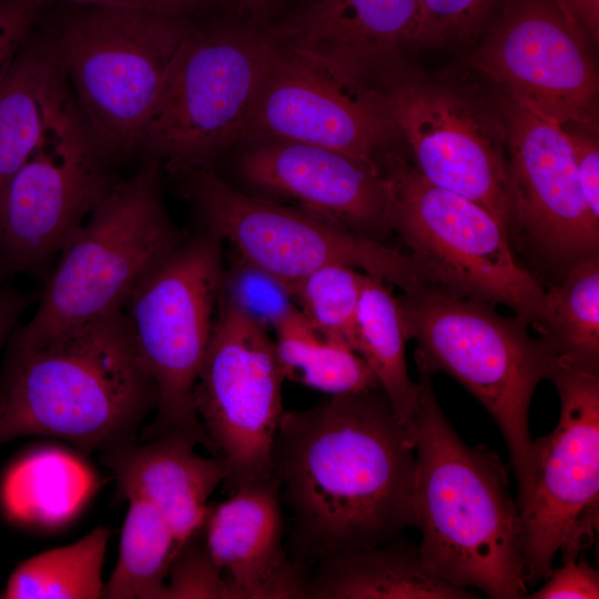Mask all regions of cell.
<instances>
[{
    "label": "cell",
    "mask_w": 599,
    "mask_h": 599,
    "mask_svg": "<svg viewBox=\"0 0 599 599\" xmlns=\"http://www.w3.org/2000/svg\"><path fill=\"white\" fill-rule=\"evenodd\" d=\"M416 454L382 388L334 395L284 412L272 475L292 514L303 558L372 548L416 526Z\"/></svg>",
    "instance_id": "obj_1"
},
{
    "label": "cell",
    "mask_w": 599,
    "mask_h": 599,
    "mask_svg": "<svg viewBox=\"0 0 599 599\" xmlns=\"http://www.w3.org/2000/svg\"><path fill=\"white\" fill-rule=\"evenodd\" d=\"M413 417L414 506L424 568L493 599L526 598L519 515L508 468L486 447L466 445L435 397L432 376L418 369Z\"/></svg>",
    "instance_id": "obj_2"
},
{
    "label": "cell",
    "mask_w": 599,
    "mask_h": 599,
    "mask_svg": "<svg viewBox=\"0 0 599 599\" xmlns=\"http://www.w3.org/2000/svg\"><path fill=\"white\" fill-rule=\"evenodd\" d=\"M123 311L24 347H8L0 374V445L23 436L105 450L138 438L156 408Z\"/></svg>",
    "instance_id": "obj_3"
},
{
    "label": "cell",
    "mask_w": 599,
    "mask_h": 599,
    "mask_svg": "<svg viewBox=\"0 0 599 599\" xmlns=\"http://www.w3.org/2000/svg\"><path fill=\"white\" fill-rule=\"evenodd\" d=\"M60 2L42 11L38 33L61 68L98 151L115 169L136 158L194 16Z\"/></svg>",
    "instance_id": "obj_4"
},
{
    "label": "cell",
    "mask_w": 599,
    "mask_h": 599,
    "mask_svg": "<svg viewBox=\"0 0 599 599\" xmlns=\"http://www.w3.org/2000/svg\"><path fill=\"white\" fill-rule=\"evenodd\" d=\"M280 42L276 27L214 6L193 18L136 158L174 177L213 169L245 140L253 103Z\"/></svg>",
    "instance_id": "obj_5"
},
{
    "label": "cell",
    "mask_w": 599,
    "mask_h": 599,
    "mask_svg": "<svg viewBox=\"0 0 599 599\" xmlns=\"http://www.w3.org/2000/svg\"><path fill=\"white\" fill-rule=\"evenodd\" d=\"M407 339H415L418 369L457 379L490 413L509 449L518 485L527 475L531 438L528 412L537 385L549 378L557 355L518 316L424 284L397 297Z\"/></svg>",
    "instance_id": "obj_6"
},
{
    "label": "cell",
    "mask_w": 599,
    "mask_h": 599,
    "mask_svg": "<svg viewBox=\"0 0 599 599\" xmlns=\"http://www.w3.org/2000/svg\"><path fill=\"white\" fill-rule=\"evenodd\" d=\"M161 171L143 162L133 175L118 177L61 250L35 313L8 347L122 311L138 282L183 241L162 202Z\"/></svg>",
    "instance_id": "obj_7"
},
{
    "label": "cell",
    "mask_w": 599,
    "mask_h": 599,
    "mask_svg": "<svg viewBox=\"0 0 599 599\" xmlns=\"http://www.w3.org/2000/svg\"><path fill=\"white\" fill-rule=\"evenodd\" d=\"M380 165L388 185V224L428 283L489 305H504L544 335L547 291L517 258L505 227L484 207L436 186L410 164L403 144Z\"/></svg>",
    "instance_id": "obj_8"
},
{
    "label": "cell",
    "mask_w": 599,
    "mask_h": 599,
    "mask_svg": "<svg viewBox=\"0 0 599 599\" xmlns=\"http://www.w3.org/2000/svg\"><path fill=\"white\" fill-rule=\"evenodd\" d=\"M223 242L199 230L145 274L123 313L158 393L142 440L182 434L213 447L194 408L193 389L216 318L224 272Z\"/></svg>",
    "instance_id": "obj_9"
},
{
    "label": "cell",
    "mask_w": 599,
    "mask_h": 599,
    "mask_svg": "<svg viewBox=\"0 0 599 599\" xmlns=\"http://www.w3.org/2000/svg\"><path fill=\"white\" fill-rule=\"evenodd\" d=\"M177 191L201 231L227 244L234 255L287 285L339 264L410 292L428 280L409 254L362 236L295 205L241 192L213 169L185 174Z\"/></svg>",
    "instance_id": "obj_10"
},
{
    "label": "cell",
    "mask_w": 599,
    "mask_h": 599,
    "mask_svg": "<svg viewBox=\"0 0 599 599\" xmlns=\"http://www.w3.org/2000/svg\"><path fill=\"white\" fill-rule=\"evenodd\" d=\"M549 379L560 397L557 427L531 441L518 486L525 580L548 578L562 560L590 548L599 524V374L557 358Z\"/></svg>",
    "instance_id": "obj_11"
},
{
    "label": "cell",
    "mask_w": 599,
    "mask_h": 599,
    "mask_svg": "<svg viewBox=\"0 0 599 599\" xmlns=\"http://www.w3.org/2000/svg\"><path fill=\"white\" fill-rule=\"evenodd\" d=\"M284 379L267 331L220 295L193 403L213 455L224 461L225 494L272 477Z\"/></svg>",
    "instance_id": "obj_12"
},
{
    "label": "cell",
    "mask_w": 599,
    "mask_h": 599,
    "mask_svg": "<svg viewBox=\"0 0 599 599\" xmlns=\"http://www.w3.org/2000/svg\"><path fill=\"white\" fill-rule=\"evenodd\" d=\"M245 140L308 143L377 165L400 143L376 75L281 37L256 93Z\"/></svg>",
    "instance_id": "obj_13"
},
{
    "label": "cell",
    "mask_w": 599,
    "mask_h": 599,
    "mask_svg": "<svg viewBox=\"0 0 599 599\" xmlns=\"http://www.w3.org/2000/svg\"><path fill=\"white\" fill-rule=\"evenodd\" d=\"M377 82L413 167L484 207L508 234L511 194L501 113L397 65L380 71Z\"/></svg>",
    "instance_id": "obj_14"
},
{
    "label": "cell",
    "mask_w": 599,
    "mask_h": 599,
    "mask_svg": "<svg viewBox=\"0 0 599 599\" xmlns=\"http://www.w3.org/2000/svg\"><path fill=\"white\" fill-rule=\"evenodd\" d=\"M471 65L506 97L562 129L598 132L589 38L561 0H502Z\"/></svg>",
    "instance_id": "obj_15"
},
{
    "label": "cell",
    "mask_w": 599,
    "mask_h": 599,
    "mask_svg": "<svg viewBox=\"0 0 599 599\" xmlns=\"http://www.w3.org/2000/svg\"><path fill=\"white\" fill-rule=\"evenodd\" d=\"M500 113L511 194L508 237L535 276L555 285L571 267L599 257V221L585 203L566 131L506 95Z\"/></svg>",
    "instance_id": "obj_16"
},
{
    "label": "cell",
    "mask_w": 599,
    "mask_h": 599,
    "mask_svg": "<svg viewBox=\"0 0 599 599\" xmlns=\"http://www.w3.org/2000/svg\"><path fill=\"white\" fill-rule=\"evenodd\" d=\"M118 177L73 102L9 184L0 216V276L47 275Z\"/></svg>",
    "instance_id": "obj_17"
},
{
    "label": "cell",
    "mask_w": 599,
    "mask_h": 599,
    "mask_svg": "<svg viewBox=\"0 0 599 599\" xmlns=\"http://www.w3.org/2000/svg\"><path fill=\"white\" fill-rule=\"evenodd\" d=\"M238 172L262 196L286 199L367 238L389 244L388 185L380 165L327 148L250 141Z\"/></svg>",
    "instance_id": "obj_18"
},
{
    "label": "cell",
    "mask_w": 599,
    "mask_h": 599,
    "mask_svg": "<svg viewBox=\"0 0 599 599\" xmlns=\"http://www.w3.org/2000/svg\"><path fill=\"white\" fill-rule=\"evenodd\" d=\"M281 502L272 475L209 507L204 541L233 599L306 598L308 577L283 549Z\"/></svg>",
    "instance_id": "obj_19"
},
{
    "label": "cell",
    "mask_w": 599,
    "mask_h": 599,
    "mask_svg": "<svg viewBox=\"0 0 599 599\" xmlns=\"http://www.w3.org/2000/svg\"><path fill=\"white\" fill-rule=\"evenodd\" d=\"M418 0H286L273 23L281 39L376 75L396 65Z\"/></svg>",
    "instance_id": "obj_20"
},
{
    "label": "cell",
    "mask_w": 599,
    "mask_h": 599,
    "mask_svg": "<svg viewBox=\"0 0 599 599\" xmlns=\"http://www.w3.org/2000/svg\"><path fill=\"white\" fill-rule=\"evenodd\" d=\"M196 445L185 435L170 434L144 443L134 438L103 450L102 460L112 470L120 495L152 504L172 528L177 548L201 529L207 499L225 478L224 461L200 456Z\"/></svg>",
    "instance_id": "obj_21"
},
{
    "label": "cell",
    "mask_w": 599,
    "mask_h": 599,
    "mask_svg": "<svg viewBox=\"0 0 599 599\" xmlns=\"http://www.w3.org/2000/svg\"><path fill=\"white\" fill-rule=\"evenodd\" d=\"M73 102L61 68L32 30L0 70V216L10 182Z\"/></svg>",
    "instance_id": "obj_22"
},
{
    "label": "cell",
    "mask_w": 599,
    "mask_h": 599,
    "mask_svg": "<svg viewBox=\"0 0 599 599\" xmlns=\"http://www.w3.org/2000/svg\"><path fill=\"white\" fill-rule=\"evenodd\" d=\"M308 578L306 598L474 599L468 588L430 575L418 546L400 536L372 548L326 557Z\"/></svg>",
    "instance_id": "obj_23"
},
{
    "label": "cell",
    "mask_w": 599,
    "mask_h": 599,
    "mask_svg": "<svg viewBox=\"0 0 599 599\" xmlns=\"http://www.w3.org/2000/svg\"><path fill=\"white\" fill-rule=\"evenodd\" d=\"M93 488L94 475L81 460L48 448L26 455L8 470L0 497L12 520L51 527L70 520Z\"/></svg>",
    "instance_id": "obj_24"
},
{
    "label": "cell",
    "mask_w": 599,
    "mask_h": 599,
    "mask_svg": "<svg viewBox=\"0 0 599 599\" xmlns=\"http://www.w3.org/2000/svg\"><path fill=\"white\" fill-rule=\"evenodd\" d=\"M407 341L398 298L389 284L365 274L356 314L355 352L373 370L397 418L413 428L418 389L407 370Z\"/></svg>",
    "instance_id": "obj_25"
},
{
    "label": "cell",
    "mask_w": 599,
    "mask_h": 599,
    "mask_svg": "<svg viewBox=\"0 0 599 599\" xmlns=\"http://www.w3.org/2000/svg\"><path fill=\"white\" fill-rule=\"evenodd\" d=\"M274 332L285 378L333 396L380 388L358 353L341 341L322 335L300 309Z\"/></svg>",
    "instance_id": "obj_26"
},
{
    "label": "cell",
    "mask_w": 599,
    "mask_h": 599,
    "mask_svg": "<svg viewBox=\"0 0 599 599\" xmlns=\"http://www.w3.org/2000/svg\"><path fill=\"white\" fill-rule=\"evenodd\" d=\"M119 557L103 598L166 599V581L177 549L175 536L162 514L148 500L130 497Z\"/></svg>",
    "instance_id": "obj_27"
},
{
    "label": "cell",
    "mask_w": 599,
    "mask_h": 599,
    "mask_svg": "<svg viewBox=\"0 0 599 599\" xmlns=\"http://www.w3.org/2000/svg\"><path fill=\"white\" fill-rule=\"evenodd\" d=\"M110 531L98 527L81 539L21 562L3 591L6 599L103 598L102 567Z\"/></svg>",
    "instance_id": "obj_28"
},
{
    "label": "cell",
    "mask_w": 599,
    "mask_h": 599,
    "mask_svg": "<svg viewBox=\"0 0 599 599\" xmlns=\"http://www.w3.org/2000/svg\"><path fill=\"white\" fill-rule=\"evenodd\" d=\"M547 296L549 323L540 336L558 358L599 374V257L571 267Z\"/></svg>",
    "instance_id": "obj_29"
},
{
    "label": "cell",
    "mask_w": 599,
    "mask_h": 599,
    "mask_svg": "<svg viewBox=\"0 0 599 599\" xmlns=\"http://www.w3.org/2000/svg\"><path fill=\"white\" fill-rule=\"evenodd\" d=\"M365 273L346 265L323 266L288 285L313 327L355 351L356 314Z\"/></svg>",
    "instance_id": "obj_30"
},
{
    "label": "cell",
    "mask_w": 599,
    "mask_h": 599,
    "mask_svg": "<svg viewBox=\"0 0 599 599\" xmlns=\"http://www.w3.org/2000/svg\"><path fill=\"white\" fill-rule=\"evenodd\" d=\"M221 295L266 331L298 309L287 284L232 253Z\"/></svg>",
    "instance_id": "obj_31"
},
{
    "label": "cell",
    "mask_w": 599,
    "mask_h": 599,
    "mask_svg": "<svg viewBox=\"0 0 599 599\" xmlns=\"http://www.w3.org/2000/svg\"><path fill=\"white\" fill-rule=\"evenodd\" d=\"M502 0H418L407 45L430 48L467 40Z\"/></svg>",
    "instance_id": "obj_32"
},
{
    "label": "cell",
    "mask_w": 599,
    "mask_h": 599,
    "mask_svg": "<svg viewBox=\"0 0 599 599\" xmlns=\"http://www.w3.org/2000/svg\"><path fill=\"white\" fill-rule=\"evenodd\" d=\"M166 599H233L204 541L202 527L175 551L167 572Z\"/></svg>",
    "instance_id": "obj_33"
},
{
    "label": "cell",
    "mask_w": 599,
    "mask_h": 599,
    "mask_svg": "<svg viewBox=\"0 0 599 599\" xmlns=\"http://www.w3.org/2000/svg\"><path fill=\"white\" fill-rule=\"evenodd\" d=\"M560 568L552 569L542 588L526 598L530 599H597L599 573L587 559L562 560Z\"/></svg>",
    "instance_id": "obj_34"
},
{
    "label": "cell",
    "mask_w": 599,
    "mask_h": 599,
    "mask_svg": "<svg viewBox=\"0 0 599 599\" xmlns=\"http://www.w3.org/2000/svg\"><path fill=\"white\" fill-rule=\"evenodd\" d=\"M51 1L0 0V70L32 32Z\"/></svg>",
    "instance_id": "obj_35"
},
{
    "label": "cell",
    "mask_w": 599,
    "mask_h": 599,
    "mask_svg": "<svg viewBox=\"0 0 599 599\" xmlns=\"http://www.w3.org/2000/svg\"><path fill=\"white\" fill-rule=\"evenodd\" d=\"M570 141L585 203L599 221V143L597 132L564 129Z\"/></svg>",
    "instance_id": "obj_36"
},
{
    "label": "cell",
    "mask_w": 599,
    "mask_h": 599,
    "mask_svg": "<svg viewBox=\"0 0 599 599\" xmlns=\"http://www.w3.org/2000/svg\"><path fill=\"white\" fill-rule=\"evenodd\" d=\"M77 4L121 7L165 16H195L219 3V0H48Z\"/></svg>",
    "instance_id": "obj_37"
},
{
    "label": "cell",
    "mask_w": 599,
    "mask_h": 599,
    "mask_svg": "<svg viewBox=\"0 0 599 599\" xmlns=\"http://www.w3.org/2000/svg\"><path fill=\"white\" fill-rule=\"evenodd\" d=\"M286 0H220L235 16L260 24H271L278 18Z\"/></svg>",
    "instance_id": "obj_38"
},
{
    "label": "cell",
    "mask_w": 599,
    "mask_h": 599,
    "mask_svg": "<svg viewBox=\"0 0 599 599\" xmlns=\"http://www.w3.org/2000/svg\"><path fill=\"white\" fill-rule=\"evenodd\" d=\"M29 303L30 295L10 287L0 288V346L13 334Z\"/></svg>",
    "instance_id": "obj_39"
},
{
    "label": "cell",
    "mask_w": 599,
    "mask_h": 599,
    "mask_svg": "<svg viewBox=\"0 0 599 599\" xmlns=\"http://www.w3.org/2000/svg\"><path fill=\"white\" fill-rule=\"evenodd\" d=\"M561 2L588 37L598 42L599 0H561Z\"/></svg>",
    "instance_id": "obj_40"
}]
</instances>
